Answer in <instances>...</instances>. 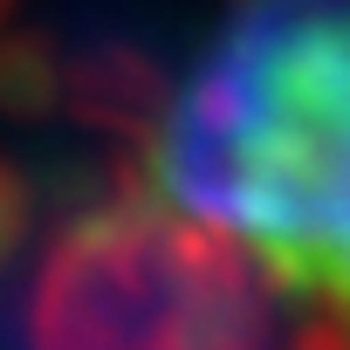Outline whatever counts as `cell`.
Masks as SVG:
<instances>
[{"label": "cell", "mask_w": 350, "mask_h": 350, "mask_svg": "<svg viewBox=\"0 0 350 350\" xmlns=\"http://www.w3.org/2000/svg\"><path fill=\"white\" fill-rule=\"evenodd\" d=\"M261 8H302V14H336V21H350V0H261Z\"/></svg>", "instance_id": "cell-2"}, {"label": "cell", "mask_w": 350, "mask_h": 350, "mask_svg": "<svg viewBox=\"0 0 350 350\" xmlns=\"http://www.w3.org/2000/svg\"><path fill=\"white\" fill-rule=\"evenodd\" d=\"M0 350H295L282 282L172 206L90 200L0 254Z\"/></svg>", "instance_id": "cell-1"}]
</instances>
